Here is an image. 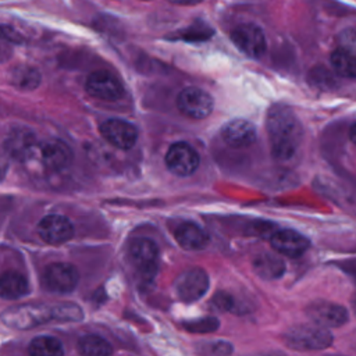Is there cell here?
Here are the masks:
<instances>
[{
    "mask_svg": "<svg viewBox=\"0 0 356 356\" xmlns=\"http://www.w3.org/2000/svg\"><path fill=\"white\" fill-rule=\"evenodd\" d=\"M266 127L275 159L289 160L298 150L302 140V125L291 107L274 104L266 120Z\"/></svg>",
    "mask_w": 356,
    "mask_h": 356,
    "instance_id": "6da1fadb",
    "label": "cell"
},
{
    "mask_svg": "<svg viewBox=\"0 0 356 356\" xmlns=\"http://www.w3.org/2000/svg\"><path fill=\"white\" fill-rule=\"evenodd\" d=\"M284 341L296 350H317L330 346L332 335L316 324H302L291 327L284 334Z\"/></svg>",
    "mask_w": 356,
    "mask_h": 356,
    "instance_id": "7a4b0ae2",
    "label": "cell"
},
{
    "mask_svg": "<svg viewBox=\"0 0 356 356\" xmlns=\"http://www.w3.org/2000/svg\"><path fill=\"white\" fill-rule=\"evenodd\" d=\"M53 318V309L42 305H21L3 312L1 320L13 328H31Z\"/></svg>",
    "mask_w": 356,
    "mask_h": 356,
    "instance_id": "3957f363",
    "label": "cell"
},
{
    "mask_svg": "<svg viewBox=\"0 0 356 356\" xmlns=\"http://www.w3.org/2000/svg\"><path fill=\"white\" fill-rule=\"evenodd\" d=\"M213 97L206 90L195 86L182 89L177 97L179 111L195 120L206 118L213 111Z\"/></svg>",
    "mask_w": 356,
    "mask_h": 356,
    "instance_id": "277c9868",
    "label": "cell"
},
{
    "mask_svg": "<svg viewBox=\"0 0 356 356\" xmlns=\"http://www.w3.org/2000/svg\"><path fill=\"white\" fill-rule=\"evenodd\" d=\"M174 289L177 296L184 302H195L200 299L209 289V275L200 267H193L181 273L175 282Z\"/></svg>",
    "mask_w": 356,
    "mask_h": 356,
    "instance_id": "5b68a950",
    "label": "cell"
},
{
    "mask_svg": "<svg viewBox=\"0 0 356 356\" xmlns=\"http://www.w3.org/2000/svg\"><path fill=\"white\" fill-rule=\"evenodd\" d=\"M200 159L197 152L186 142H177L170 146L165 154L167 168L178 177H188L199 167Z\"/></svg>",
    "mask_w": 356,
    "mask_h": 356,
    "instance_id": "8992f818",
    "label": "cell"
},
{
    "mask_svg": "<svg viewBox=\"0 0 356 356\" xmlns=\"http://www.w3.org/2000/svg\"><path fill=\"white\" fill-rule=\"evenodd\" d=\"M231 40L243 54L257 58L266 51V36L256 24H241L231 32Z\"/></svg>",
    "mask_w": 356,
    "mask_h": 356,
    "instance_id": "52a82bcc",
    "label": "cell"
},
{
    "mask_svg": "<svg viewBox=\"0 0 356 356\" xmlns=\"http://www.w3.org/2000/svg\"><path fill=\"white\" fill-rule=\"evenodd\" d=\"M76 268L68 263H53L43 273V285L47 291L56 293H68L78 284Z\"/></svg>",
    "mask_w": 356,
    "mask_h": 356,
    "instance_id": "ba28073f",
    "label": "cell"
},
{
    "mask_svg": "<svg viewBox=\"0 0 356 356\" xmlns=\"http://www.w3.org/2000/svg\"><path fill=\"white\" fill-rule=\"evenodd\" d=\"M86 92L99 100L114 102L122 96V85L115 75L107 71L92 72L85 83Z\"/></svg>",
    "mask_w": 356,
    "mask_h": 356,
    "instance_id": "9c48e42d",
    "label": "cell"
},
{
    "mask_svg": "<svg viewBox=\"0 0 356 356\" xmlns=\"http://www.w3.org/2000/svg\"><path fill=\"white\" fill-rule=\"evenodd\" d=\"M129 254L139 270L140 278L143 281H149L154 277L156 260H157V246L152 239L147 238H136L131 242Z\"/></svg>",
    "mask_w": 356,
    "mask_h": 356,
    "instance_id": "30bf717a",
    "label": "cell"
},
{
    "mask_svg": "<svg viewBox=\"0 0 356 356\" xmlns=\"http://www.w3.org/2000/svg\"><path fill=\"white\" fill-rule=\"evenodd\" d=\"M307 317L313 324L328 328L339 327L348 321V312L341 305L327 302V300H314L306 307Z\"/></svg>",
    "mask_w": 356,
    "mask_h": 356,
    "instance_id": "8fae6325",
    "label": "cell"
},
{
    "mask_svg": "<svg viewBox=\"0 0 356 356\" xmlns=\"http://www.w3.org/2000/svg\"><path fill=\"white\" fill-rule=\"evenodd\" d=\"M100 134L108 143L122 150L134 147L138 139L136 128L131 122L118 118L104 121L100 125Z\"/></svg>",
    "mask_w": 356,
    "mask_h": 356,
    "instance_id": "7c38bea8",
    "label": "cell"
},
{
    "mask_svg": "<svg viewBox=\"0 0 356 356\" xmlns=\"http://www.w3.org/2000/svg\"><path fill=\"white\" fill-rule=\"evenodd\" d=\"M38 232L44 242L50 245H60L72 238L74 227L67 217L60 214H50L40 220Z\"/></svg>",
    "mask_w": 356,
    "mask_h": 356,
    "instance_id": "4fadbf2b",
    "label": "cell"
},
{
    "mask_svg": "<svg viewBox=\"0 0 356 356\" xmlns=\"http://www.w3.org/2000/svg\"><path fill=\"white\" fill-rule=\"evenodd\" d=\"M221 135L224 142L235 149L246 147L252 145L256 140V128L252 122L243 120V118H235L228 121L222 129Z\"/></svg>",
    "mask_w": 356,
    "mask_h": 356,
    "instance_id": "5bb4252c",
    "label": "cell"
},
{
    "mask_svg": "<svg viewBox=\"0 0 356 356\" xmlns=\"http://www.w3.org/2000/svg\"><path fill=\"white\" fill-rule=\"evenodd\" d=\"M35 149V136L26 128H13L4 139V150L17 160L28 159Z\"/></svg>",
    "mask_w": 356,
    "mask_h": 356,
    "instance_id": "9a60e30c",
    "label": "cell"
},
{
    "mask_svg": "<svg viewBox=\"0 0 356 356\" xmlns=\"http://www.w3.org/2000/svg\"><path fill=\"white\" fill-rule=\"evenodd\" d=\"M271 245L281 254L298 257L309 248V241L293 229H280L271 236Z\"/></svg>",
    "mask_w": 356,
    "mask_h": 356,
    "instance_id": "2e32d148",
    "label": "cell"
},
{
    "mask_svg": "<svg viewBox=\"0 0 356 356\" xmlns=\"http://www.w3.org/2000/svg\"><path fill=\"white\" fill-rule=\"evenodd\" d=\"M40 157L49 170H63L72 161L71 149L61 140H49L40 146Z\"/></svg>",
    "mask_w": 356,
    "mask_h": 356,
    "instance_id": "e0dca14e",
    "label": "cell"
},
{
    "mask_svg": "<svg viewBox=\"0 0 356 356\" xmlns=\"http://www.w3.org/2000/svg\"><path fill=\"white\" fill-rule=\"evenodd\" d=\"M177 242L188 250H199L207 246L209 235L195 222H184L175 231Z\"/></svg>",
    "mask_w": 356,
    "mask_h": 356,
    "instance_id": "ac0fdd59",
    "label": "cell"
},
{
    "mask_svg": "<svg viewBox=\"0 0 356 356\" xmlns=\"http://www.w3.org/2000/svg\"><path fill=\"white\" fill-rule=\"evenodd\" d=\"M28 280L24 274L8 270L0 274V298L18 299L28 293Z\"/></svg>",
    "mask_w": 356,
    "mask_h": 356,
    "instance_id": "d6986e66",
    "label": "cell"
},
{
    "mask_svg": "<svg viewBox=\"0 0 356 356\" xmlns=\"http://www.w3.org/2000/svg\"><path fill=\"white\" fill-rule=\"evenodd\" d=\"M253 270L263 280H275L284 274L285 264L278 256L263 253L253 260Z\"/></svg>",
    "mask_w": 356,
    "mask_h": 356,
    "instance_id": "ffe728a7",
    "label": "cell"
},
{
    "mask_svg": "<svg viewBox=\"0 0 356 356\" xmlns=\"http://www.w3.org/2000/svg\"><path fill=\"white\" fill-rule=\"evenodd\" d=\"M28 352H29V356H63L64 355L63 343L57 338L49 337V335H40L33 338L28 346Z\"/></svg>",
    "mask_w": 356,
    "mask_h": 356,
    "instance_id": "44dd1931",
    "label": "cell"
},
{
    "mask_svg": "<svg viewBox=\"0 0 356 356\" xmlns=\"http://www.w3.org/2000/svg\"><path fill=\"white\" fill-rule=\"evenodd\" d=\"M78 350L81 356H111L110 343L95 334L83 335L78 342Z\"/></svg>",
    "mask_w": 356,
    "mask_h": 356,
    "instance_id": "7402d4cb",
    "label": "cell"
},
{
    "mask_svg": "<svg viewBox=\"0 0 356 356\" xmlns=\"http://www.w3.org/2000/svg\"><path fill=\"white\" fill-rule=\"evenodd\" d=\"M331 67L334 72H337L341 76L345 78H353L356 74V64H355V57L350 50L348 49H337L332 51L331 57Z\"/></svg>",
    "mask_w": 356,
    "mask_h": 356,
    "instance_id": "603a6c76",
    "label": "cell"
},
{
    "mask_svg": "<svg viewBox=\"0 0 356 356\" xmlns=\"http://www.w3.org/2000/svg\"><path fill=\"white\" fill-rule=\"evenodd\" d=\"M11 82L18 89L31 90L39 85L40 74L33 67L18 65L11 70Z\"/></svg>",
    "mask_w": 356,
    "mask_h": 356,
    "instance_id": "cb8c5ba5",
    "label": "cell"
},
{
    "mask_svg": "<svg viewBox=\"0 0 356 356\" xmlns=\"http://www.w3.org/2000/svg\"><path fill=\"white\" fill-rule=\"evenodd\" d=\"M184 327L191 331V332H196V334H202V332H211L214 330L218 328V320L214 317H204V318H199L195 321H186L184 324Z\"/></svg>",
    "mask_w": 356,
    "mask_h": 356,
    "instance_id": "d4e9b609",
    "label": "cell"
},
{
    "mask_svg": "<svg viewBox=\"0 0 356 356\" xmlns=\"http://www.w3.org/2000/svg\"><path fill=\"white\" fill-rule=\"evenodd\" d=\"M14 39L10 32L4 28H0V64L7 61L13 56Z\"/></svg>",
    "mask_w": 356,
    "mask_h": 356,
    "instance_id": "484cf974",
    "label": "cell"
},
{
    "mask_svg": "<svg viewBox=\"0 0 356 356\" xmlns=\"http://www.w3.org/2000/svg\"><path fill=\"white\" fill-rule=\"evenodd\" d=\"M211 305L214 309H217L220 312H227V310H231V307L234 305V299L227 292H218L214 295Z\"/></svg>",
    "mask_w": 356,
    "mask_h": 356,
    "instance_id": "4316f807",
    "label": "cell"
},
{
    "mask_svg": "<svg viewBox=\"0 0 356 356\" xmlns=\"http://www.w3.org/2000/svg\"><path fill=\"white\" fill-rule=\"evenodd\" d=\"M206 348L209 349V353H213L214 356H227L232 352V346L228 342H211Z\"/></svg>",
    "mask_w": 356,
    "mask_h": 356,
    "instance_id": "83f0119b",
    "label": "cell"
},
{
    "mask_svg": "<svg viewBox=\"0 0 356 356\" xmlns=\"http://www.w3.org/2000/svg\"><path fill=\"white\" fill-rule=\"evenodd\" d=\"M6 171H7V160L3 156H0V181L4 178Z\"/></svg>",
    "mask_w": 356,
    "mask_h": 356,
    "instance_id": "f1b7e54d",
    "label": "cell"
},
{
    "mask_svg": "<svg viewBox=\"0 0 356 356\" xmlns=\"http://www.w3.org/2000/svg\"><path fill=\"white\" fill-rule=\"evenodd\" d=\"M170 1L175 3V4H181V6H193V4L200 3L202 0H170Z\"/></svg>",
    "mask_w": 356,
    "mask_h": 356,
    "instance_id": "f546056e",
    "label": "cell"
},
{
    "mask_svg": "<svg viewBox=\"0 0 356 356\" xmlns=\"http://www.w3.org/2000/svg\"><path fill=\"white\" fill-rule=\"evenodd\" d=\"M257 356H284V355H281V353H266V355H257Z\"/></svg>",
    "mask_w": 356,
    "mask_h": 356,
    "instance_id": "4dcf8cb0",
    "label": "cell"
}]
</instances>
